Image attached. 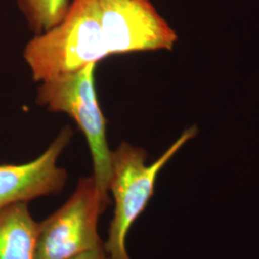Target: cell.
Returning <instances> with one entry per match:
<instances>
[{
  "label": "cell",
  "mask_w": 259,
  "mask_h": 259,
  "mask_svg": "<svg viewBox=\"0 0 259 259\" xmlns=\"http://www.w3.org/2000/svg\"><path fill=\"white\" fill-rule=\"evenodd\" d=\"M198 134L196 126L187 128L153 163L147 164L145 149L123 141L111 153L109 185L114 201L108 239L104 242L110 259H132L127 250V236L134 223L145 210L154 195L157 176L168 161Z\"/></svg>",
  "instance_id": "obj_2"
},
{
  "label": "cell",
  "mask_w": 259,
  "mask_h": 259,
  "mask_svg": "<svg viewBox=\"0 0 259 259\" xmlns=\"http://www.w3.org/2000/svg\"><path fill=\"white\" fill-rule=\"evenodd\" d=\"M37 227L25 203L1 210L0 259H34Z\"/></svg>",
  "instance_id": "obj_7"
},
{
  "label": "cell",
  "mask_w": 259,
  "mask_h": 259,
  "mask_svg": "<svg viewBox=\"0 0 259 259\" xmlns=\"http://www.w3.org/2000/svg\"><path fill=\"white\" fill-rule=\"evenodd\" d=\"M109 205L93 176L80 179L65 204L38 223L34 259L69 258L102 245L98 221Z\"/></svg>",
  "instance_id": "obj_4"
},
{
  "label": "cell",
  "mask_w": 259,
  "mask_h": 259,
  "mask_svg": "<svg viewBox=\"0 0 259 259\" xmlns=\"http://www.w3.org/2000/svg\"><path fill=\"white\" fill-rule=\"evenodd\" d=\"M66 259H110L107 250L105 249L104 243L100 246H97L91 250H85L81 253H78L69 258Z\"/></svg>",
  "instance_id": "obj_9"
},
{
  "label": "cell",
  "mask_w": 259,
  "mask_h": 259,
  "mask_svg": "<svg viewBox=\"0 0 259 259\" xmlns=\"http://www.w3.org/2000/svg\"><path fill=\"white\" fill-rule=\"evenodd\" d=\"M109 55L172 50L178 36L150 0H97Z\"/></svg>",
  "instance_id": "obj_5"
},
{
  "label": "cell",
  "mask_w": 259,
  "mask_h": 259,
  "mask_svg": "<svg viewBox=\"0 0 259 259\" xmlns=\"http://www.w3.org/2000/svg\"><path fill=\"white\" fill-rule=\"evenodd\" d=\"M72 137L73 131L66 126L37 158L23 164L0 165V211L12 204H27L63 191L68 175L58 160Z\"/></svg>",
  "instance_id": "obj_6"
},
{
  "label": "cell",
  "mask_w": 259,
  "mask_h": 259,
  "mask_svg": "<svg viewBox=\"0 0 259 259\" xmlns=\"http://www.w3.org/2000/svg\"><path fill=\"white\" fill-rule=\"evenodd\" d=\"M96 65H87L72 74L41 83L37 90V103L48 111L68 114L77 123L92 154L95 184L103 200L110 204L112 151L109 147L107 122L95 89Z\"/></svg>",
  "instance_id": "obj_3"
},
{
  "label": "cell",
  "mask_w": 259,
  "mask_h": 259,
  "mask_svg": "<svg viewBox=\"0 0 259 259\" xmlns=\"http://www.w3.org/2000/svg\"><path fill=\"white\" fill-rule=\"evenodd\" d=\"M28 27L38 35L54 27L65 17L69 0H17Z\"/></svg>",
  "instance_id": "obj_8"
},
{
  "label": "cell",
  "mask_w": 259,
  "mask_h": 259,
  "mask_svg": "<svg viewBox=\"0 0 259 259\" xmlns=\"http://www.w3.org/2000/svg\"><path fill=\"white\" fill-rule=\"evenodd\" d=\"M97 0H72L54 27L35 35L23 52L36 82L72 74L109 57Z\"/></svg>",
  "instance_id": "obj_1"
}]
</instances>
